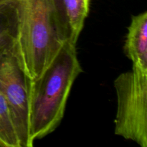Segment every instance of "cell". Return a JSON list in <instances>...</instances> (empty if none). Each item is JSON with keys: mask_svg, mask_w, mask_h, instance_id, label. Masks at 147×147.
Returning a JSON list of instances; mask_svg holds the SVG:
<instances>
[{"mask_svg": "<svg viewBox=\"0 0 147 147\" xmlns=\"http://www.w3.org/2000/svg\"><path fill=\"white\" fill-rule=\"evenodd\" d=\"M81 72L76 46L65 41L41 76L30 80L29 132L33 144L60 125L73 83Z\"/></svg>", "mask_w": 147, "mask_h": 147, "instance_id": "cell-1", "label": "cell"}, {"mask_svg": "<svg viewBox=\"0 0 147 147\" xmlns=\"http://www.w3.org/2000/svg\"><path fill=\"white\" fill-rule=\"evenodd\" d=\"M15 11L17 37L14 50L30 80L41 76L64 42L56 20L53 0H0Z\"/></svg>", "mask_w": 147, "mask_h": 147, "instance_id": "cell-2", "label": "cell"}, {"mask_svg": "<svg viewBox=\"0 0 147 147\" xmlns=\"http://www.w3.org/2000/svg\"><path fill=\"white\" fill-rule=\"evenodd\" d=\"M117 98L115 134L147 147V72L134 67L113 82Z\"/></svg>", "mask_w": 147, "mask_h": 147, "instance_id": "cell-3", "label": "cell"}, {"mask_svg": "<svg viewBox=\"0 0 147 147\" xmlns=\"http://www.w3.org/2000/svg\"><path fill=\"white\" fill-rule=\"evenodd\" d=\"M28 78L10 46L0 50V92L7 100L14 119L20 147H32L28 111Z\"/></svg>", "mask_w": 147, "mask_h": 147, "instance_id": "cell-4", "label": "cell"}, {"mask_svg": "<svg viewBox=\"0 0 147 147\" xmlns=\"http://www.w3.org/2000/svg\"><path fill=\"white\" fill-rule=\"evenodd\" d=\"M56 20L63 41L76 45L84 26L90 0H53Z\"/></svg>", "mask_w": 147, "mask_h": 147, "instance_id": "cell-5", "label": "cell"}, {"mask_svg": "<svg viewBox=\"0 0 147 147\" xmlns=\"http://www.w3.org/2000/svg\"><path fill=\"white\" fill-rule=\"evenodd\" d=\"M123 52L133 67L147 72V12L131 17L128 27Z\"/></svg>", "mask_w": 147, "mask_h": 147, "instance_id": "cell-6", "label": "cell"}, {"mask_svg": "<svg viewBox=\"0 0 147 147\" xmlns=\"http://www.w3.org/2000/svg\"><path fill=\"white\" fill-rule=\"evenodd\" d=\"M0 147H20L11 109L0 92Z\"/></svg>", "mask_w": 147, "mask_h": 147, "instance_id": "cell-7", "label": "cell"}, {"mask_svg": "<svg viewBox=\"0 0 147 147\" xmlns=\"http://www.w3.org/2000/svg\"><path fill=\"white\" fill-rule=\"evenodd\" d=\"M17 37L15 11L10 4L0 1V50L14 46Z\"/></svg>", "mask_w": 147, "mask_h": 147, "instance_id": "cell-8", "label": "cell"}]
</instances>
